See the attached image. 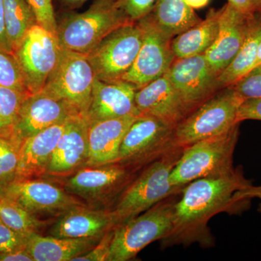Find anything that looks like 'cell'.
<instances>
[{"label":"cell","mask_w":261,"mask_h":261,"mask_svg":"<svg viewBox=\"0 0 261 261\" xmlns=\"http://www.w3.org/2000/svg\"><path fill=\"white\" fill-rule=\"evenodd\" d=\"M138 23L142 30V45L135 63L121 80L137 89L164 75L176 59L171 47L173 36L161 28L150 14Z\"/></svg>","instance_id":"obj_10"},{"label":"cell","mask_w":261,"mask_h":261,"mask_svg":"<svg viewBox=\"0 0 261 261\" xmlns=\"http://www.w3.org/2000/svg\"><path fill=\"white\" fill-rule=\"evenodd\" d=\"M252 14H245L228 3L222 7L217 37L204 53L218 75L227 68L240 51L246 37Z\"/></svg>","instance_id":"obj_15"},{"label":"cell","mask_w":261,"mask_h":261,"mask_svg":"<svg viewBox=\"0 0 261 261\" xmlns=\"http://www.w3.org/2000/svg\"><path fill=\"white\" fill-rule=\"evenodd\" d=\"M29 236L17 232L0 220V253L25 249Z\"/></svg>","instance_id":"obj_34"},{"label":"cell","mask_w":261,"mask_h":261,"mask_svg":"<svg viewBox=\"0 0 261 261\" xmlns=\"http://www.w3.org/2000/svg\"><path fill=\"white\" fill-rule=\"evenodd\" d=\"M135 86L124 81L102 82L95 79L92 101L86 118L89 123L127 116H140L135 105Z\"/></svg>","instance_id":"obj_19"},{"label":"cell","mask_w":261,"mask_h":261,"mask_svg":"<svg viewBox=\"0 0 261 261\" xmlns=\"http://www.w3.org/2000/svg\"><path fill=\"white\" fill-rule=\"evenodd\" d=\"M0 261H34L27 249L0 253Z\"/></svg>","instance_id":"obj_39"},{"label":"cell","mask_w":261,"mask_h":261,"mask_svg":"<svg viewBox=\"0 0 261 261\" xmlns=\"http://www.w3.org/2000/svg\"><path fill=\"white\" fill-rule=\"evenodd\" d=\"M221 9H211L205 18L173 38L171 47L175 58L199 56L211 47L219 33Z\"/></svg>","instance_id":"obj_24"},{"label":"cell","mask_w":261,"mask_h":261,"mask_svg":"<svg viewBox=\"0 0 261 261\" xmlns=\"http://www.w3.org/2000/svg\"><path fill=\"white\" fill-rule=\"evenodd\" d=\"M184 147H177L147 165L140 176L128 184L111 210L116 226L148 210L181 189L171 181V173Z\"/></svg>","instance_id":"obj_2"},{"label":"cell","mask_w":261,"mask_h":261,"mask_svg":"<svg viewBox=\"0 0 261 261\" xmlns=\"http://www.w3.org/2000/svg\"><path fill=\"white\" fill-rule=\"evenodd\" d=\"M128 22L118 0H96L84 13L65 15L58 23L57 39L62 49L87 56L110 33Z\"/></svg>","instance_id":"obj_4"},{"label":"cell","mask_w":261,"mask_h":261,"mask_svg":"<svg viewBox=\"0 0 261 261\" xmlns=\"http://www.w3.org/2000/svg\"><path fill=\"white\" fill-rule=\"evenodd\" d=\"M69 105L40 91L24 99L15 130V138L21 145L25 139L71 117L79 116Z\"/></svg>","instance_id":"obj_14"},{"label":"cell","mask_w":261,"mask_h":261,"mask_svg":"<svg viewBox=\"0 0 261 261\" xmlns=\"http://www.w3.org/2000/svg\"><path fill=\"white\" fill-rule=\"evenodd\" d=\"M251 181L241 168H234L223 176L199 178L184 187L181 198L173 204V227L162 247L189 246L197 243L202 247L214 245L208 223L221 213L240 214L250 207L247 191Z\"/></svg>","instance_id":"obj_1"},{"label":"cell","mask_w":261,"mask_h":261,"mask_svg":"<svg viewBox=\"0 0 261 261\" xmlns=\"http://www.w3.org/2000/svg\"><path fill=\"white\" fill-rule=\"evenodd\" d=\"M68 9H75L80 8L88 0H59Z\"/></svg>","instance_id":"obj_43"},{"label":"cell","mask_w":261,"mask_h":261,"mask_svg":"<svg viewBox=\"0 0 261 261\" xmlns=\"http://www.w3.org/2000/svg\"><path fill=\"white\" fill-rule=\"evenodd\" d=\"M135 105L140 114L155 117L175 127L191 113L166 74L137 89Z\"/></svg>","instance_id":"obj_17"},{"label":"cell","mask_w":261,"mask_h":261,"mask_svg":"<svg viewBox=\"0 0 261 261\" xmlns=\"http://www.w3.org/2000/svg\"><path fill=\"white\" fill-rule=\"evenodd\" d=\"M227 3L245 14L250 15L255 13L253 0H227Z\"/></svg>","instance_id":"obj_40"},{"label":"cell","mask_w":261,"mask_h":261,"mask_svg":"<svg viewBox=\"0 0 261 261\" xmlns=\"http://www.w3.org/2000/svg\"><path fill=\"white\" fill-rule=\"evenodd\" d=\"M67 121L48 127L22 142L15 178L38 177L46 173L49 159L64 132Z\"/></svg>","instance_id":"obj_22"},{"label":"cell","mask_w":261,"mask_h":261,"mask_svg":"<svg viewBox=\"0 0 261 261\" xmlns=\"http://www.w3.org/2000/svg\"><path fill=\"white\" fill-rule=\"evenodd\" d=\"M32 9L38 25L57 37V22L53 0H25Z\"/></svg>","instance_id":"obj_32"},{"label":"cell","mask_w":261,"mask_h":261,"mask_svg":"<svg viewBox=\"0 0 261 261\" xmlns=\"http://www.w3.org/2000/svg\"><path fill=\"white\" fill-rule=\"evenodd\" d=\"M244 99L231 87L219 90L190 113L174 128L176 145L185 147L198 141L226 133L238 124Z\"/></svg>","instance_id":"obj_5"},{"label":"cell","mask_w":261,"mask_h":261,"mask_svg":"<svg viewBox=\"0 0 261 261\" xmlns=\"http://www.w3.org/2000/svg\"><path fill=\"white\" fill-rule=\"evenodd\" d=\"M116 226L111 211H97L75 205L61 213L49 230L50 236L60 238L103 237Z\"/></svg>","instance_id":"obj_20"},{"label":"cell","mask_w":261,"mask_h":261,"mask_svg":"<svg viewBox=\"0 0 261 261\" xmlns=\"http://www.w3.org/2000/svg\"><path fill=\"white\" fill-rule=\"evenodd\" d=\"M89 126L88 120L81 115L71 117L67 121L46 173L56 176L64 175L85 166L89 153Z\"/></svg>","instance_id":"obj_18"},{"label":"cell","mask_w":261,"mask_h":261,"mask_svg":"<svg viewBox=\"0 0 261 261\" xmlns=\"http://www.w3.org/2000/svg\"><path fill=\"white\" fill-rule=\"evenodd\" d=\"M254 11L261 12V0H253Z\"/></svg>","instance_id":"obj_44"},{"label":"cell","mask_w":261,"mask_h":261,"mask_svg":"<svg viewBox=\"0 0 261 261\" xmlns=\"http://www.w3.org/2000/svg\"><path fill=\"white\" fill-rule=\"evenodd\" d=\"M174 128L155 117L140 114L122 140L116 163L128 169L140 167L179 147L175 142Z\"/></svg>","instance_id":"obj_7"},{"label":"cell","mask_w":261,"mask_h":261,"mask_svg":"<svg viewBox=\"0 0 261 261\" xmlns=\"http://www.w3.org/2000/svg\"><path fill=\"white\" fill-rule=\"evenodd\" d=\"M149 14L173 37L202 20L184 0H157Z\"/></svg>","instance_id":"obj_26"},{"label":"cell","mask_w":261,"mask_h":261,"mask_svg":"<svg viewBox=\"0 0 261 261\" xmlns=\"http://www.w3.org/2000/svg\"><path fill=\"white\" fill-rule=\"evenodd\" d=\"M173 204L169 197L115 226L107 261L132 260L149 244L166 238L173 227Z\"/></svg>","instance_id":"obj_6"},{"label":"cell","mask_w":261,"mask_h":261,"mask_svg":"<svg viewBox=\"0 0 261 261\" xmlns=\"http://www.w3.org/2000/svg\"><path fill=\"white\" fill-rule=\"evenodd\" d=\"M0 195L35 215L62 213L73 206L83 205L65 189L39 178H14L0 186Z\"/></svg>","instance_id":"obj_13"},{"label":"cell","mask_w":261,"mask_h":261,"mask_svg":"<svg viewBox=\"0 0 261 261\" xmlns=\"http://www.w3.org/2000/svg\"><path fill=\"white\" fill-rule=\"evenodd\" d=\"M113 232V228L105 233L95 246L85 253L74 257L72 261H107Z\"/></svg>","instance_id":"obj_36"},{"label":"cell","mask_w":261,"mask_h":261,"mask_svg":"<svg viewBox=\"0 0 261 261\" xmlns=\"http://www.w3.org/2000/svg\"><path fill=\"white\" fill-rule=\"evenodd\" d=\"M20 145L14 140L0 137V186L14 179Z\"/></svg>","instance_id":"obj_31"},{"label":"cell","mask_w":261,"mask_h":261,"mask_svg":"<svg viewBox=\"0 0 261 261\" xmlns=\"http://www.w3.org/2000/svg\"><path fill=\"white\" fill-rule=\"evenodd\" d=\"M261 40V12L250 16L246 37L232 62L218 77L221 89L236 83L246 75L255 65Z\"/></svg>","instance_id":"obj_25"},{"label":"cell","mask_w":261,"mask_h":261,"mask_svg":"<svg viewBox=\"0 0 261 261\" xmlns=\"http://www.w3.org/2000/svg\"><path fill=\"white\" fill-rule=\"evenodd\" d=\"M157 0H118L120 8L130 21H138L149 14Z\"/></svg>","instance_id":"obj_35"},{"label":"cell","mask_w":261,"mask_h":261,"mask_svg":"<svg viewBox=\"0 0 261 261\" xmlns=\"http://www.w3.org/2000/svg\"><path fill=\"white\" fill-rule=\"evenodd\" d=\"M0 86L30 94L14 55L2 49H0Z\"/></svg>","instance_id":"obj_30"},{"label":"cell","mask_w":261,"mask_h":261,"mask_svg":"<svg viewBox=\"0 0 261 261\" xmlns=\"http://www.w3.org/2000/svg\"><path fill=\"white\" fill-rule=\"evenodd\" d=\"M4 6L7 36L14 51L37 20L25 0H4Z\"/></svg>","instance_id":"obj_27"},{"label":"cell","mask_w":261,"mask_h":261,"mask_svg":"<svg viewBox=\"0 0 261 261\" xmlns=\"http://www.w3.org/2000/svg\"><path fill=\"white\" fill-rule=\"evenodd\" d=\"M0 220L12 229L27 236L37 233L45 224L35 214L2 195H0Z\"/></svg>","instance_id":"obj_28"},{"label":"cell","mask_w":261,"mask_h":261,"mask_svg":"<svg viewBox=\"0 0 261 261\" xmlns=\"http://www.w3.org/2000/svg\"><path fill=\"white\" fill-rule=\"evenodd\" d=\"M256 120L261 121V97L245 99L239 108L238 121Z\"/></svg>","instance_id":"obj_37"},{"label":"cell","mask_w":261,"mask_h":261,"mask_svg":"<svg viewBox=\"0 0 261 261\" xmlns=\"http://www.w3.org/2000/svg\"><path fill=\"white\" fill-rule=\"evenodd\" d=\"M261 63V40L260 42V44H259L258 51H257L256 61H255V65H254V67L256 66V65L260 64ZM253 67V68H254Z\"/></svg>","instance_id":"obj_45"},{"label":"cell","mask_w":261,"mask_h":261,"mask_svg":"<svg viewBox=\"0 0 261 261\" xmlns=\"http://www.w3.org/2000/svg\"><path fill=\"white\" fill-rule=\"evenodd\" d=\"M129 169L118 163L87 166L67 180L65 190L70 195L93 201L118 192L128 185Z\"/></svg>","instance_id":"obj_16"},{"label":"cell","mask_w":261,"mask_h":261,"mask_svg":"<svg viewBox=\"0 0 261 261\" xmlns=\"http://www.w3.org/2000/svg\"><path fill=\"white\" fill-rule=\"evenodd\" d=\"M247 195L250 198H258L260 200L257 211L261 214V186L254 187L252 185L247 191Z\"/></svg>","instance_id":"obj_42"},{"label":"cell","mask_w":261,"mask_h":261,"mask_svg":"<svg viewBox=\"0 0 261 261\" xmlns=\"http://www.w3.org/2000/svg\"><path fill=\"white\" fill-rule=\"evenodd\" d=\"M142 42L138 21L128 22L110 33L87 55L96 79L106 82L121 81L135 63Z\"/></svg>","instance_id":"obj_9"},{"label":"cell","mask_w":261,"mask_h":261,"mask_svg":"<svg viewBox=\"0 0 261 261\" xmlns=\"http://www.w3.org/2000/svg\"><path fill=\"white\" fill-rule=\"evenodd\" d=\"M184 2H185L190 8L195 10L205 8L206 6L209 5L211 0H184Z\"/></svg>","instance_id":"obj_41"},{"label":"cell","mask_w":261,"mask_h":261,"mask_svg":"<svg viewBox=\"0 0 261 261\" xmlns=\"http://www.w3.org/2000/svg\"><path fill=\"white\" fill-rule=\"evenodd\" d=\"M240 124L222 134L184 147L171 173L174 186L183 190L199 178L223 176L231 172L233 153L240 137Z\"/></svg>","instance_id":"obj_3"},{"label":"cell","mask_w":261,"mask_h":261,"mask_svg":"<svg viewBox=\"0 0 261 261\" xmlns=\"http://www.w3.org/2000/svg\"><path fill=\"white\" fill-rule=\"evenodd\" d=\"M102 238H60L33 233L25 249L34 261H72L95 246Z\"/></svg>","instance_id":"obj_23"},{"label":"cell","mask_w":261,"mask_h":261,"mask_svg":"<svg viewBox=\"0 0 261 261\" xmlns=\"http://www.w3.org/2000/svg\"><path fill=\"white\" fill-rule=\"evenodd\" d=\"M138 116H127L89 123L88 159L85 166L116 163L122 140Z\"/></svg>","instance_id":"obj_21"},{"label":"cell","mask_w":261,"mask_h":261,"mask_svg":"<svg viewBox=\"0 0 261 261\" xmlns=\"http://www.w3.org/2000/svg\"><path fill=\"white\" fill-rule=\"evenodd\" d=\"M229 87H232L244 100L261 97V63Z\"/></svg>","instance_id":"obj_33"},{"label":"cell","mask_w":261,"mask_h":261,"mask_svg":"<svg viewBox=\"0 0 261 261\" xmlns=\"http://www.w3.org/2000/svg\"><path fill=\"white\" fill-rule=\"evenodd\" d=\"M61 49L56 36L38 24L29 29L15 48L13 55L29 94L37 93L44 88L58 64Z\"/></svg>","instance_id":"obj_11"},{"label":"cell","mask_w":261,"mask_h":261,"mask_svg":"<svg viewBox=\"0 0 261 261\" xmlns=\"http://www.w3.org/2000/svg\"><path fill=\"white\" fill-rule=\"evenodd\" d=\"M0 49L13 54L5 28L4 0H0Z\"/></svg>","instance_id":"obj_38"},{"label":"cell","mask_w":261,"mask_h":261,"mask_svg":"<svg viewBox=\"0 0 261 261\" xmlns=\"http://www.w3.org/2000/svg\"><path fill=\"white\" fill-rule=\"evenodd\" d=\"M95 79L87 56L62 49L58 64L42 91L66 102L86 117Z\"/></svg>","instance_id":"obj_8"},{"label":"cell","mask_w":261,"mask_h":261,"mask_svg":"<svg viewBox=\"0 0 261 261\" xmlns=\"http://www.w3.org/2000/svg\"><path fill=\"white\" fill-rule=\"evenodd\" d=\"M165 74L191 112L222 89L204 54L175 59Z\"/></svg>","instance_id":"obj_12"},{"label":"cell","mask_w":261,"mask_h":261,"mask_svg":"<svg viewBox=\"0 0 261 261\" xmlns=\"http://www.w3.org/2000/svg\"><path fill=\"white\" fill-rule=\"evenodd\" d=\"M29 95L16 89L0 86V137L17 142L15 126L22 104Z\"/></svg>","instance_id":"obj_29"}]
</instances>
